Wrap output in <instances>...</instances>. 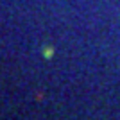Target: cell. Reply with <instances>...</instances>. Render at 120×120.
Instances as JSON below:
<instances>
[{
  "label": "cell",
  "instance_id": "cell-1",
  "mask_svg": "<svg viewBox=\"0 0 120 120\" xmlns=\"http://www.w3.org/2000/svg\"><path fill=\"white\" fill-rule=\"evenodd\" d=\"M43 56H45V57L54 56V49H52V47H45V50H43Z\"/></svg>",
  "mask_w": 120,
  "mask_h": 120
}]
</instances>
